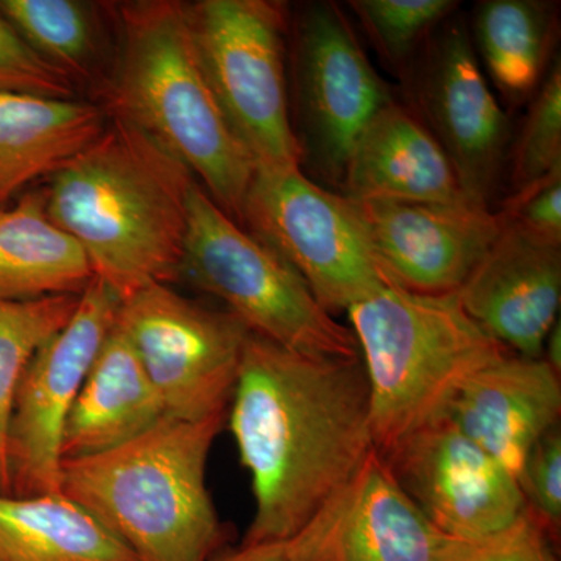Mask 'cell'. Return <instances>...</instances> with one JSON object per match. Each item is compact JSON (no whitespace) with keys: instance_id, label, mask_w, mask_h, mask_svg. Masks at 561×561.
<instances>
[{"instance_id":"obj_31","label":"cell","mask_w":561,"mask_h":561,"mask_svg":"<svg viewBox=\"0 0 561 561\" xmlns=\"http://www.w3.org/2000/svg\"><path fill=\"white\" fill-rule=\"evenodd\" d=\"M500 213L508 224L561 245V165L515 191Z\"/></svg>"},{"instance_id":"obj_29","label":"cell","mask_w":561,"mask_h":561,"mask_svg":"<svg viewBox=\"0 0 561 561\" xmlns=\"http://www.w3.org/2000/svg\"><path fill=\"white\" fill-rule=\"evenodd\" d=\"M527 511L553 542L561 527V434L553 427L524 460L516 476Z\"/></svg>"},{"instance_id":"obj_8","label":"cell","mask_w":561,"mask_h":561,"mask_svg":"<svg viewBox=\"0 0 561 561\" xmlns=\"http://www.w3.org/2000/svg\"><path fill=\"white\" fill-rule=\"evenodd\" d=\"M242 227L283 257L330 313L346 312L391 283L354 203L301 168L256 169Z\"/></svg>"},{"instance_id":"obj_27","label":"cell","mask_w":561,"mask_h":561,"mask_svg":"<svg viewBox=\"0 0 561 561\" xmlns=\"http://www.w3.org/2000/svg\"><path fill=\"white\" fill-rule=\"evenodd\" d=\"M561 165V68L549 70L513 146L512 184L515 191L542 179Z\"/></svg>"},{"instance_id":"obj_28","label":"cell","mask_w":561,"mask_h":561,"mask_svg":"<svg viewBox=\"0 0 561 561\" xmlns=\"http://www.w3.org/2000/svg\"><path fill=\"white\" fill-rule=\"evenodd\" d=\"M73 80L22 39L0 11V94L73 99Z\"/></svg>"},{"instance_id":"obj_18","label":"cell","mask_w":561,"mask_h":561,"mask_svg":"<svg viewBox=\"0 0 561 561\" xmlns=\"http://www.w3.org/2000/svg\"><path fill=\"white\" fill-rule=\"evenodd\" d=\"M341 186L354 202L472 203L437 139L394 101L357 136Z\"/></svg>"},{"instance_id":"obj_14","label":"cell","mask_w":561,"mask_h":561,"mask_svg":"<svg viewBox=\"0 0 561 561\" xmlns=\"http://www.w3.org/2000/svg\"><path fill=\"white\" fill-rule=\"evenodd\" d=\"M351 202L383 273L415 294L459 291L504 228L474 203Z\"/></svg>"},{"instance_id":"obj_20","label":"cell","mask_w":561,"mask_h":561,"mask_svg":"<svg viewBox=\"0 0 561 561\" xmlns=\"http://www.w3.org/2000/svg\"><path fill=\"white\" fill-rule=\"evenodd\" d=\"M106 117L101 106L73 99L0 94V213L94 142Z\"/></svg>"},{"instance_id":"obj_32","label":"cell","mask_w":561,"mask_h":561,"mask_svg":"<svg viewBox=\"0 0 561 561\" xmlns=\"http://www.w3.org/2000/svg\"><path fill=\"white\" fill-rule=\"evenodd\" d=\"M210 561H290L286 542L241 546L236 551L219 553Z\"/></svg>"},{"instance_id":"obj_11","label":"cell","mask_w":561,"mask_h":561,"mask_svg":"<svg viewBox=\"0 0 561 561\" xmlns=\"http://www.w3.org/2000/svg\"><path fill=\"white\" fill-rule=\"evenodd\" d=\"M295 32L302 161L308 154L324 179L342 184L357 136L393 99L337 3L306 5Z\"/></svg>"},{"instance_id":"obj_1","label":"cell","mask_w":561,"mask_h":561,"mask_svg":"<svg viewBox=\"0 0 561 561\" xmlns=\"http://www.w3.org/2000/svg\"><path fill=\"white\" fill-rule=\"evenodd\" d=\"M227 420L253 486L242 546L297 537L376 451L360 357L306 356L251 332Z\"/></svg>"},{"instance_id":"obj_10","label":"cell","mask_w":561,"mask_h":561,"mask_svg":"<svg viewBox=\"0 0 561 561\" xmlns=\"http://www.w3.org/2000/svg\"><path fill=\"white\" fill-rule=\"evenodd\" d=\"M121 298L92 278L68 324L41 346L22 376L9 427L10 494L61 493L66 420L92 362L116 324Z\"/></svg>"},{"instance_id":"obj_22","label":"cell","mask_w":561,"mask_h":561,"mask_svg":"<svg viewBox=\"0 0 561 561\" xmlns=\"http://www.w3.org/2000/svg\"><path fill=\"white\" fill-rule=\"evenodd\" d=\"M0 561H138L65 494H0Z\"/></svg>"},{"instance_id":"obj_6","label":"cell","mask_w":561,"mask_h":561,"mask_svg":"<svg viewBox=\"0 0 561 561\" xmlns=\"http://www.w3.org/2000/svg\"><path fill=\"white\" fill-rule=\"evenodd\" d=\"M181 278L225 302L251 334L306 356L359 359L353 331L271 247L232 220L201 183L187 201Z\"/></svg>"},{"instance_id":"obj_15","label":"cell","mask_w":561,"mask_h":561,"mask_svg":"<svg viewBox=\"0 0 561 561\" xmlns=\"http://www.w3.org/2000/svg\"><path fill=\"white\" fill-rule=\"evenodd\" d=\"M448 540L375 451L348 489L286 546L290 561H440Z\"/></svg>"},{"instance_id":"obj_4","label":"cell","mask_w":561,"mask_h":561,"mask_svg":"<svg viewBox=\"0 0 561 561\" xmlns=\"http://www.w3.org/2000/svg\"><path fill=\"white\" fill-rule=\"evenodd\" d=\"M225 415L165 416L119 448L62 460L61 494L79 504L138 561H210L225 541L206 485Z\"/></svg>"},{"instance_id":"obj_26","label":"cell","mask_w":561,"mask_h":561,"mask_svg":"<svg viewBox=\"0 0 561 561\" xmlns=\"http://www.w3.org/2000/svg\"><path fill=\"white\" fill-rule=\"evenodd\" d=\"M379 54L394 68H404L424 39L453 16L454 0H351Z\"/></svg>"},{"instance_id":"obj_30","label":"cell","mask_w":561,"mask_h":561,"mask_svg":"<svg viewBox=\"0 0 561 561\" xmlns=\"http://www.w3.org/2000/svg\"><path fill=\"white\" fill-rule=\"evenodd\" d=\"M440 561H559L553 541L529 511L508 529L482 540L449 538Z\"/></svg>"},{"instance_id":"obj_25","label":"cell","mask_w":561,"mask_h":561,"mask_svg":"<svg viewBox=\"0 0 561 561\" xmlns=\"http://www.w3.org/2000/svg\"><path fill=\"white\" fill-rule=\"evenodd\" d=\"M0 11L44 61L73 80L98 47L90 5L76 0H0Z\"/></svg>"},{"instance_id":"obj_21","label":"cell","mask_w":561,"mask_h":561,"mask_svg":"<svg viewBox=\"0 0 561 561\" xmlns=\"http://www.w3.org/2000/svg\"><path fill=\"white\" fill-rule=\"evenodd\" d=\"M94 278L79 243L47 216L44 194L0 213V300L80 295Z\"/></svg>"},{"instance_id":"obj_3","label":"cell","mask_w":561,"mask_h":561,"mask_svg":"<svg viewBox=\"0 0 561 561\" xmlns=\"http://www.w3.org/2000/svg\"><path fill=\"white\" fill-rule=\"evenodd\" d=\"M121 24V58L103 110L183 162L206 194L242 227L256 164L210 90L186 3H125Z\"/></svg>"},{"instance_id":"obj_13","label":"cell","mask_w":561,"mask_h":561,"mask_svg":"<svg viewBox=\"0 0 561 561\" xmlns=\"http://www.w3.org/2000/svg\"><path fill=\"white\" fill-rule=\"evenodd\" d=\"M415 99L416 116L448 154L467 197L490 208L511 125L463 21L451 16L435 31L416 70Z\"/></svg>"},{"instance_id":"obj_7","label":"cell","mask_w":561,"mask_h":561,"mask_svg":"<svg viewBox=\"0 0 561 561\" xmlns=\"http://www.w3.org/2000/svg\"><path fill=\"white\" fill-rule=\"evenodd\" d=\"M186 11L210 90L256 169L301 168L287 91V7L201 0L186 3Z\"/></svg>"},{"instance_id":"obj_2","label":"cell","mask_w":561,"mask_h":561,"mask_svg":"<svg viewBox=\"0 0 561 561\" xmlns=\"http://www.w3.org/2000/svg\"><path fill=\"white\" fill-rule=\"evenodd\" d=\"M110 119L51 176L44 198L49 219L122 301L150 284L181 279L187 201L197 180L138 128Z\"/></svg>"},{"instance_id":"obj_19","label":"cell","mask_w":561,"mask_h":561,"mask_svg":"<svg viewBox=\"0 0 561 561\" xmlns=\"http://www.w3.org/2000/svg\"><path fill=\"white\" fill-rule=\"evenodd\" d=\"M165 419L138 354L114 324L92 362L62 432V460L119 448Z\"/></svg>"},{"instance_id":"obj_12","label":"cell","mask_w":561,"mask_h":561,"mask_svg":"<svg viewBox=\"0 0 561 561\" xmlns=\"http://www.w3.org/2000/svg\"><path fill=\"white\" fill-rule=\"evenodd\" d=\"M404 493L443 535L482 540L527 512L518 481L442 416L382 457Z\"/></svg>"},{"instance_id":"obj_16","label":"cell","mask_w":561,"mask_h":561,"mask_svg":"<svg viewBox=\"0 0 561 561\" xmlns=\"http://www.w3.org/2000/svg\"><path fill=\"white\" fill-rule=\"evenodd\" d=\"M459 297L468 316L502 348L540 359L559 321L561 245L504 220Z\"/></svg>"},{"instance_id":"obj_5","label":"cell","mask_w":561,"mask_h":561,"mask_svg":"<svg viewBox=\"0 0 561 561\" xmlns=\"http://www.w3.org/2000/svg\"><path fill=\"white\" fill-rule=\"evenodd\" d=\"M346 313L364 357L381 457L445 416L476 373L512 354L468 316L459 291L415 294L391 280Z\"/></svg>"},{"instance_id":"obj_9","label":"cell","mask_w":561,"mask_h":561,"mask_svg":"<svg viewBox=\"0 0 561 561\" xmlns=\"http://www.w3.org/2000/svg\"><path fill=\"white\" fill-rule=\"evenodd\" d=\"M138 354L165 416L225 415L238 383L249 330L230 312L150 284L121 301L116 320Z\"/></svg>"},{"instance_id":"obj_24","label":"cell","mask_w":561,"mask_h":561,"mask_svg":"<svg viewBox=\"0 0 561 561\" xmlns=\"http://www.w3.org/2000/svg\"><path fill=\"white\" fill-rule=\"evenodd\" d=\"M79 298L0 300V494H10L9 427L22 376L41 346L68 324Z\"/></svg>"},{"instance_id":"obj_23","label":"cell","mask_w":561,"mask_h":561,"mask_svg":"<svg viewBox=\"0 0 561 561\" xmlns=\"http://www.w3.org/2000/svg\"><path fill=\"white\" fill-rule=\"evenodd\" d=\"M553 3L540 0H486L474 14L476 54L491 80L513 102L540 88L556 43Z\"/></svg>"},{"instance_id":"obj_17","label":"cell","mask_w":561,"mask_h":561,"mask_svg":"<svg viewBox=\"0 0 561 561\" xmlns=\"http://www.w3.org/2000/svg\"><path fill=\"white\" fill-rule=\"evenodd\" d=\"M560 413V373L542 357L507 354L468 379L445 416L516 478Z\"/></svg>"}]
</instances>
